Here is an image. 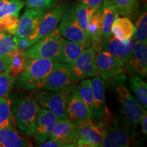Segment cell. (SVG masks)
<instances>
[{
  "label": "cell",
  "instance_id": "cell-24",
  "mask_svg": "<svg viewBox=\"0 0 147 147\" xmlns=\"http://www.w3.org/2000/svg\"><path fill=\"white\" fill-rule=\"evenodd\" d=\"M135 25L127 17H117L111 27L112 36L119 40H125L133 38Z\"/></svg>",
  "mask_w": 147,
  "mask_h": 147
},
{
  "label": "cell",
  "instance_id": "cell-27",
  "mask_svg": "<svg viewBox=\"0 0 147 147\" xmlns=\"http://www.w3.org/2000/svg\"><path fill=\"white\" fill-rule=\"evenodd\" d=\"M95 10V8H92L91 7L82 4L81 3H78L76 5H74L75 14H76V19L78 22L79 25H80L82 29L84 32V34H85L87 38V29L89 20Z\"/></svg>",
  "mask_w": 147,
  "mask_h": 147
},
{
  "label": "cell",
  "instance_id": "cell-26",
  "mask_svg": "<svg viewBox=\"0 0 147 147\" xmlns=\"http://www.w3.org/2000/svg\"><path fill=\"white\" fill-rule=\"evenodd\" d=\"M130 88L135 93L138 100L145 108H147V85L139 76L131 74L129 77Z\"/></svg>",
  "mask_w": 147,
  "mask_h": 147
},
{
  "label": "cell",
  "instance_id": "cell-9",
  "mask_svg": "<svg viewBox=\"0 0 147 147\" xmlns=\"http://www.w3.org/2000/svg\"><path fill=\"white\" fill-rule=\"evenodd\" d=\"M97 51L94 47H88L72 63L69 64L74 82L81 81L97 74L95 64Z\"/></svg>",
  "mask_w": 147,
  "mask_h": 147
},
{
  "label": "cell",
  "instance_id": "cell-14",
  "mask_svg": "<svg viewBox=\"0 0 147 147\" xmlns=\"http://www.w3.org/2000/svg\"><path fill=\"white\" fill-rule=\"evenodd\" d=\"M72 74L67 64L56 62L53 70L47 77L42 89L57 91L72 84Z\"/></svg>",
  "mask_w": 147,
  "mask_h": 147
},
{
  "label": "cell",
  "instance_id": "cell-4",
  "mask_svg": "<svg viewBox=\"0 0 147 147\" xmlns=\"http://www.w3.org/2000/svg\"><path fill=\"white\" fill-rule=\"evenodd\" d=\"M76 86L71 84L68 87L57 91L47 90H37L32 95L38 106L49 110L57 115L59 118H67L65 104L67 97Z\"/></svg>",
  "mask_w": 147,
  "mask_h": 147
},
{
  "label": "cell",
  "instance_id": "cell-21",
  "mask_svg": "<svg viewBox=\"0 0 147 147\" xmlns=\"http://www.w3.org/2000/svg\"><path fill=\"white\" fill-rule=\"evenodd\" d=\"M102 20V46L107 42L111 38V27L119 14L114 6L111 0H103L101 5Z\"/></svg>",
  "mask_w": 147,
  "mask_h": 147
},
{
  "label": "cell",
  "instance_id": "cell-6",
  "mask_svg": "<svg viewBox=\"0 0 147 147\" xmlns=\"http://www.w3.org/2000/svg\"><path fill=\"white\" fill-rule=\"evenodd\" d=\"M106 125L103 122L84 121L76 123V146L100 147L104 138Z\"/></svg>",
  "mask_w": 147,
  "mask_h": 147
},
{
  "label": "cell",
  "instance_id": "cell-30",
  "mask_svg": "<svg viewBox=\"0 0 147 147\" xmlns=\"http://www.w3.org/2000/svg\"><path fill=\"white\" fill-rule=\"evenodd\" d=\"M24 5L25 0H0V17L5 14L19 16Z\"/></svg>",
  "mask_w": 147,
  "mask_h": 147
},
{
  "label": "cell",
  "instance_id": "cell-36",
  "mask_svg": "<svg viewBox=\"0 0 147 147\" xmlns=\"http://www.w3.org/2000/svg\"><path fill=\"white\" fill-rule=\"evenodd\" d=\"M59 0H25L27 8L37 9H51L57 4Z\"/></svg>",
  "mask_w": 147,
  "mask_h": 147
},
{
  "label": "cell",
  "instance_id": "cell-15",
  "mask_svg": "<svg viewBox=\"0 0 147 147\" xmlns=\"http://www.w3.org/2000/svg\"><path fill=\"white\" fill-rule=\"evenodd\" d=\"M93 89L94 113L93 121L95 122H103L108 117V109L105 98V87L104 80L96 74L91 79Z\"/></svg>",
  "mask_w": 147,
  "mask_h": 147
},
{
  "label": "cell",
  "instance_id": "cell-23",
  "mask_svg": "<svg viewBox=\"0 0 147 147\" xmlns=\"http://www.w3.org/2000/svg\"><path fill=\"white\" fill-rule=\"evenodd\" d=\"M29 142L18 134L14 127L0 128V147H26Z\"/></svg>",
  "mask_w": 147,
  "mask_h": 147
},
{
  "label": "cell",
  "instance_id": "cell-28",
  "mask_svg": "<svg viewBox=\"0 0 147 147\" xmlns=\"http://www.w3.org/2000/svg\"><path fill=\"white\" fill-rule=\"evenodd\" d=\"M14 127L11 110V102L8 96L0 98V128Z\"/></svg>",
  "mask_w": 147,
  "mask_h": 147
},
{
  "label": "cell",
  "instance_id": "cell-7",
  "mask_svg": "<svg viewBox=\"0 0 147 147\" xmlns=\"http://www.w3.org/2000/svg\"><path fill=\"white\" fill-rule=\"evenodd\" d=\"M68 6V3H61L55 5L47 11L36 28L27 36L30 46L57 29Z\"/></svg>",
  "mask_w": 147,
  "mask_h": 147
},
{
  "label": "cell",
  "instance_id": "cell-1",
  "mask_svg": "<svg viewBox=\"0 0 147 147\" xmlns=\"http://www.w3.org/2000/svg\"><path fill=\"white\" fill-rule=\"evenodd\" d=\"M113 79H115L113 84L116 97L119 102L122 121L136 134L137 126L146 110L127 88L125 82V78L123 75H119Z\"/></svg>",
  "mask_w": 147,
  "mask_h": 147
},
{
  "label": "cell",
  "instance_id": "cell-16",
  "mask_svg": "<svg viewBox=\"0 0 147 147\" xmlns=\"http://www.w3.org/2000/svg\"><path fill=\"white\" fill-rule=\"evenodd\" d=\"M127 69L132 74L146 77L147 74V45L135 41L131 56L126 63Z\"/></svg>",
  "mask_w": 147,
  "mask_h": 147
},
{
  "label": "cell",
  "instance_id": "cell-39",
  "mask_svg": "<svg viewBox=\"0 0 147 147\" xmlns=\"http://www.w3.org/2000/svg\"><path fill=\"white\" fill-rule=\"evenodd\" d=\"M79 3H81L92 8L98 9L102 5L103 0H78Z\"/></svg>",
  "mask_w": 147,
  "mask_h": 147
},
{
  "label": "cell",
  "instance_id": "cell-38",
  "mask_svg": "<svg viewBox=\"0 0 147 147\" xmlns=\"http://www.w3.org/2000/svg\"><path fill=\"white\" fill-rule=\"evenodd\" d=\"M11 63V57L10 55L0 56V73L8 70Z\"/></svg>",
  "mask_w": 147,
  "mask_h": 147
},
{
  "label": "cell",
  "instance_id": "cell-20",
  "mask_svg": "<svg viewBox=\"0 0 147 147\" xmlns=\"http://www.w3.org/2000/svg\"><path fill=\"white\" fill-rule=\"evenodd\" d=\"M88 47H90V46L87 44L63 39L59 53L55 59V61L57 62L69 65L72 63Z\"/></svg>",
  "mask_w": 147,
  "mask_h": 147
},
{
  "label": "cell",
  "instance_id": "cell-11",
  "mask_svg": "<svg viewBox=\"0 0 147 147\" xmlns=\"http://www.w3.org/2000/svg\"><path fill=\"white\" fill-rule=\"evenodd\" d=\"M58 29L61 36L66 40L87 44L91 47L89 40L77 21L74 5H69L61 20Z\"/></svg>",
  "mask_w": 147,
  "mask_h": 147
},
{
  "label": "cell",
  "instance_id": "cell-35",
  "mask_svg": "<svg viewBox=\"0 0 147 147\" xmlns=\"http://www.w3.org/2000/svg\"><path fill=\"white\" fill-rule=\"evenodd\" d=\"M14 84V78L8 70L0 73V98L8 96Z\"/></svg>",
  "mask_w": 147,
  "mask_h": 147
},
{
  "label": "cell",
  "instance_id": "cell-31",
  "mask_svg": "<svg viewBox=\"0 0 147 147\" xmlns=\"http://www.w3.org/2000/svg\"><path fill=\"white\" fill-rule=\"evenodd\" d=\"M119 15L127 17L135 13L138 8V0H111Z\"/></svg>",
  "mask_w": 147,
  "mask_h": 147
},
{
  "label": "cell",
  "instance_id": "cell-12",
  "mask_svg": "<svg viewBox=\"0 0 147 147\" xmlns=\"http://www.w3.org/2000/svg\"><path fill=\"white\" fill-rule=\"evenodd\" d=\"M65 113L67 118L76 124L81 121H93V113L79 95L76 87L67 97Z\"/></svg>",
  "mask_w": 147,
  "mask_h": 147
},
{
  "label": "cell",
  "instance_id": "cell-29",
  "mask_svg": "<svg viewBox=\"0 0 147 147\" xmlns=\"http://www.w3.org/2000/svg\"><path fill=\"white\" fill-rule=\"evenodd\" d=\"M80 84L76 86V89L78 91L79 95L87 104L93 113H94V102H93V89H92L91 79H84L81 80Z\"/></svg>",
  "mask_w": 147,
  "mask_h": 147
},
{
  "label": "cell",
  "instance_id": "cell-37",
  "mask_svg": "<svg viewBox=\"0 0 147 147\" xmlns=\"http://www.w3.org/2000/svg\"><path fill=\"white\" fill-rule=\"evenodd\" d=\"M38 146L40 147H71L67 143L55 139H50L49 140L45 141Z\"/></svg>",
  "mask_w": 147,
  "mask_h": 147
},
{
  "label": "cell",
  "instance_id": "cell-5",
  "mask_svg": "<svg viewBox=\"0 0 147 147\" xmlns=\"http://www.w3.org/2000/svg\"><path fill=\"white\" fill-rule=\"evenodd\" d=\"M63 38L61 36L59 29L42 37L28 49L24 51L28 59H53L55 60L59 53Z\"/></svg>",
  "mask_w": 147,
  "mask_h": 147
},
{
  "label": "cell",
  "instance_id": "cell-17",
  "mask_svg": "<svg viewBox=\"0 0 147 147\" xmlns=\"http://www.w3.org/2000/svg\"><path fill=\"white\" fill-rule=\"evenodd\" d=\"M48 10V9L27 8L19 20L17 32L15 35L16 38L28 36L36 28Z\"/></svg>",
  "mask_w": 147,
  "mask_h": 147
},
{
  "label": "cell",
  "instance_id": "cell-10",
  "mask_svg": "<svg viewBox=\"0 0 147 147\" xmlns=\"http://www.w3.org/2000/svg\"><path fill=\"white\" fill-rule=\"evenodd\" d=\"M135 133L122 121H115L113 125L106 126L104 138L100 147H127L133 143Z\"/></svg>",
  "mask_w": 147,
  "mask_h": 147
},
{
  "label": "cell",
  "instance_id": "cell-25",
  "mask_svg": "<svg viewBox=\"0 0 147 147\" xmlns=\"http://www.w3.org/2000/svg\"><path fill=\"white\" fill-rule=\"evenodd\" d=\"M9 55L11 57V63L8 71L10 76L14 79L24 71L29 59L25 56L24 51L19 49H16Z\"/></svg>",
  "mask_w": 147,
  "mask_h": 147
},
{
  "label": "cell",
  "instance_id": "cell-34",
  "mask_svg": "<svg viewBox=\"0 0 147 147\" xmlns=\"http://www.w3.org/2000/svg\"><path fill=\"white\" fill-rule=\"evenodd\" d=\"M134 38L136 41L147 44V14L146 10L140 14L137 20Z\"/></svg>",
  "mask_w": 147,
  "mask_h": 147
},
{
  "label": "cell",
  "instance_id": "cell-41",
  "mask_svg": "<svg viewBox=\"0 0 147 147\" xmlns=\"http://www.w3.org/2000/svg\"><path fill=\"white\" fill-rule=\"evenodd\" d=\"M0 33H1V32H0Z\"/></svg>",
  "mask_w": 147,
  "mask_h": 147
},
{
  "label": "cell",
  "instance_id": "cell-22",
  "mask_svg": "<svg viewBox=\"0 0 147 147\" xmlns=\"http://www.w3.org/2000/svg\"><path fill=\"white\" fill-rule=\"evenodd\" d=\"M102 20L101 7L95 9L89 20L87 29V38L91 47L100 51L102 47Z\"/></svg>",
  "mask_w": 147,
  "mask_h": 147
},
{
  "label": "cell",
  "instance_id": "cell-32",
  "mask_svg": "<svg viewBox=\"0 0 147 147\" xmlns=\"http://www.w3.org/2000/svg\"><path fill=\"white\" fill-rule=\"evenodd\" d=\"M19 16L5 14L0 17V32L15 36L19 24Z\"/></svg>",
  "mask_w": 147,
  "mask_h": 147
},
{
  "label": "cell",
  "instance_id": "cell-18",
  "mask_svg": "<svg viewBox=\"0 0 147 147\" xmlns=\"http://www.w3.org/2000/svg\"><path fill=\"white\" fill-rule=\"evenodd\" d=\"M76 124L67 118H59L55 125L50 139L59 140L69 144L71 147L76 146Z\"/></svg>",
  "mask_w": 147,
  "mask_h": 147
},
{
  "label": "cell",
  "instance_id": "cell-2",
  "mask_svg": "<svg viewBox=\"0 0 147 147\" xmlns=\"http://www.w3.org/2000/svg\"><path fill=\"white\" fill-rule=\"evenodd\" d=\"M56 62L53 59H29L24 71L16 77L17 85L26 89H42Z\"/></svg>",
  "mask_w": 147,
  "mask_h": 147
},
{
  "label": "cell",
  "instance_id": "cell-3",
  "mask_svg": "<svg viewBox=\"0 0 147 147\" xmlns=\"http://www.w3.org/2000/svg\"><path fill=\"white\" fill-rule=\"evenodd\" d=\"M11 110L13 120L19 130L23 133L32 135L34 133L38 106L32 97H10Z\"/></svg>",
  "mask_w": 147,
  "mask_h": 147
},
{
  "label": "cell",
  "instance_id": "cell-19",
  "mask_svg": "<svg viewBox=\"0 0 147 147\" xmlns=\"http://www.w3.org/2000/svg\"><path fill=\"white\" fill-rule=\"evenodd\" d=\"M135 40L133 38L125 40H119L113 36L101 47L100 51H105L114 56L122 59L127 63L131 56Z\"/></svg>",
  "mask_w": 147,
  "mask_h": 147
},
{
  "label": "cell",
  "instance_id": "cell-8",
  "mask_svg": "<svg viewBox=\"0 0 147 147\" xmlns=\"http://www.w3.org/2000/svg\"><path fill=\"white\" fill-rule=\"evenodd\" d=\"M95 64L97 74L105 80L123 74L127 70L126 63L124 60L105 51H97Z\"/></svg>",
  "mask_w": 147,
  "mask_h": 147
},
{
  "label": "cell",
  "instance_id": "cell-13",
  "mask_svg": "<svg viewBox=\"0 0 147 147\" xmlns=\"http://www.w3.org/2000/svg\"><path fill=\"white\" fill-rule=\"evenodd\" d=\"M59 117L51 110L38 107L36 127L32 134L35 141L40 144L50 138L55 125Z\"/></svg>",
  "mask_w": 147,
  "mask_h": 147
},
{
  "label": "cell",
  "instance_id": "cell-40",
  "mask_svg": "<svg viewBox=\"0 0 147 147\" xmlns=\"http://www.w3.org/2000/svg\"><path fill=\"white\" fill-rule=\"evenodd\" d=\"M142 128V132L144 135L146 136L147 134V113L145 111L141 117L140 121V123Z\"/></svg>",
  "mask_w": 147,
  "mask_h": 147
},
{
  "label": "cell",
  "instance_id": "cell-33",
  "mask_svg": "<svg viewBox=\"0 0 147 147\" xmlns=\"http://www.w3.org/2000/svg\"><path fill=\"white\" fill-rule=\"evenodd\" d=\"M17 49V38L15 36L0 33V56L8 55Z\"/></svg>",
  "mask_w": 147,
  "mask_h": 147
}]
</instances>
